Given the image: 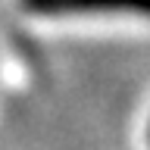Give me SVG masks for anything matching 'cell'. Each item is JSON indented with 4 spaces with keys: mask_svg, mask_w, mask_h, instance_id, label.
Masks as SVG:
<instances>
[{
    "mask_svg": "<svg viewBox=\"0 0 150 150\" xmlns=\"http://www.w3.org/2000/svg\"><path fill=\"white\" fill-rule=\"evenodd\" d=\"M28 13L59 16V13H138L150 16V0H22Z\"/></svg>",
    "mask_w": 150,
    "mask_h": 150,
    "instance_id": "obj_1",
    "label": "cell"
}]
</instances>
